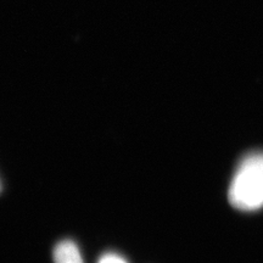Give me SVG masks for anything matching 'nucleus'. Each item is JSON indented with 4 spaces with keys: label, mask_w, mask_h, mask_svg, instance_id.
Instances as JSON below:
<instances>
[{
    "label": "nucleus",
    "mask_w": 263,
    "mask_h": 263,
    "mask_svg": "<svg viewBox=\"0 0 263 263\" xmlns=\"http://www.w3.org/2000/svg\"><path fill=\"white\" fill-rule=\"evenodd\" d=\"M0 192H2V183H0Z\"/></svg>",
    "instance_id": "obj_4"
},
{
    "label": "nucleus",
    "mask_w": 263,
    "mask_h": 263,
    "mask_svg": "<svg viewBox=\"0 0 263 263\" xmlns=\"http://www.w3.org/2000/svg\"><path fill=\"white\" fill-rule=\"evenodd\" d=\"M99 263H127L126 259L115 254H107L100 258Z\"/></svg>",
    "instance_id": "obj_3"
},
{
    "label": "nucleus",
    "mask_w": 263,
    "mask_h": 263,
    "mask_svg": "<svg viewBox=\"0 0 263 263\" xmlns=\"http://www.w3.org/2000/svg\"><path fill=\"white\" fill-rule=\"evenodd\" d=\"M52 257L54 263H84L80 249L71 240L59 242L52 252Z\"/></svg>",
    "instance_id": "obj_2"
},
{
    "label": "nucleus",
    "mask_w": 263,
    "mask_h": 263,
    "mask_svg": "<svg viewBox=\"0 0 263 263\" xmlns=\"http://www.w3.org/2000/svg\"><path fill=\"white\" fill-rule=\"evenodd\" d=\"M228 199L240 211L263 207V153H252L241 160L230 183Z\"/></svg>",
    "instance_id": "obj_1"
}]
</instances>
